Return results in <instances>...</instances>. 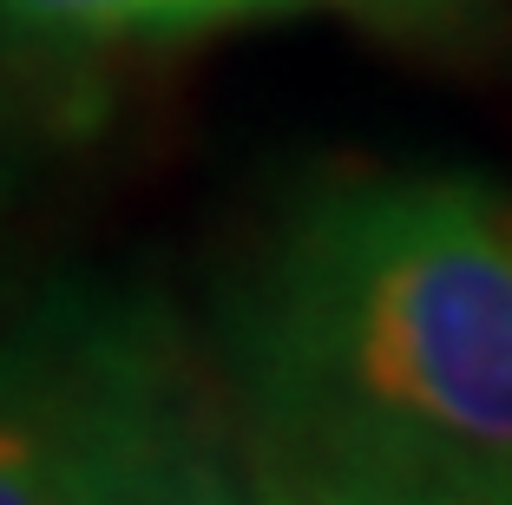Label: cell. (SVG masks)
I'll list each match as a JSON object with an SVG mask.
<instances>
[{
	"label": "cell",
	"instance_id": "obj_2",
	"mask_svg": "<svg viewBox=\"0 0 512 505\" xmlns=\"http://www.w3.org/2000/svg\"><path fill=\"white\" fill-rule=\"evenodd\" d=\"M250 499L211 342L138 283H46L0 309V505Z\"/></svg>",
	"mask_w": 512,
	"mask_h": 505
},
{
	"label": "cell",
	"instance_id": "obj_1",
	"mask_svg": "<svg viewBox=\"0 0 512 505\" xmlns=\"http://www.w3.org/2000/svg\"><path fill=\"white\" fill-rule=\"evenodd\" d=\"M250 499L512 505V204L453 171L309 191L211 335Z\"/></svg>",
	"mask_w": 512,
	"mask_h": 505
},
{
	"label": "cell",
	"instance_id": "obj_4",
	"mask_svg": "<svg viewBox=\"0 0 512 505\" xmlns=\"http://www.w3.org/2000/svg\"><path fill=\"white\" fill-rule=\"evenodd\" d=\"M362 14V20H434V14H460L467 0H237V20L256 14Z\"/></svg>",
	"mask_w": 512,
	"mask_h": 505
},
{
	"label": "cell",
	"instance_id": "obj_3",
	"mask_svg": "<svg viewBox=\"0 0 512 505\" xmlns=\"http://www.w3.org/2000/svg\"><path fill=\"white\" fill-rule=\"evenodd\" d=\"M237 20V0H0V33L53 46L92 40H171Z\"/></svg>",
	"mask_w": 512,
	"mask_h": 505
}]
</instances>
